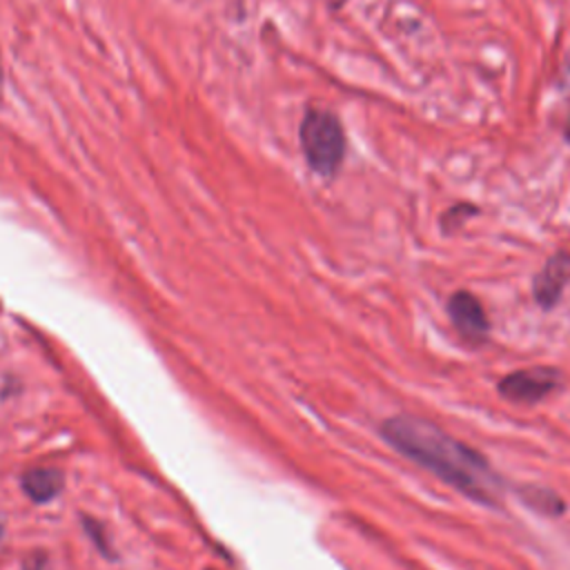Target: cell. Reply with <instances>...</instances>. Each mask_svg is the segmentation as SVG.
<instances>
[{"instance_id": "6da1fadb", "label": "cell", "mask_w": 570, "mask_h": 570, "mask_svg": "<svg viewBox=\"0 0 570 570\" xmlns=\"http://www.w3.org/2000/svg\"><path fill=\"white\" fill-rule=\"evenodd\" d=\"M381 434L396 452L430 470L465 497L479 503H494L501 481L490 463L439 425L421 416L396 414L381 425Z\"/></svg>"}, {"instance_id": "7a4b0ae2", "label": "cell", "mask_w": 570, "mask_h": 570, "mask_svg": "<svg viewBox=\"0 0 570 570\" xmlns=\"http://www.w3.org/2000/svg\"><path fill=\"white\" fill-rule=\"evenodd\" d=\"M307 167L318 176H334L345 158V131L334 111L307 107L298 129Z\"/></svg>"}, {"instance_id": "3957f363", "label": "cell", "mask_w": 570, "mask_h": 570, "mask_svg": "<svg viewBox=\"0 0 570 570\" xmlns=\"http://www.w3.org/2000/svg\"><path fill=\"white\" fill-rule=\"evenodd\" d=\"M557 372L546 367L519 370L499 381V392L514 403H537L557 387Z\"/></svg>"}, {"instance_id": "277c9868", "label": "cell", "mask_w": 570, "mask_h": 570, "mask_svg": "<svg viewBox=\"0 0 570 570\" xmlns=\"http://www.w3.org/2000/svg\"><path fill=\"white\" fill-rule=\"evenodd\" d=\"M448 314L459 330L461 336H465L472 343H479L488 336V318L483 312V305L479 298L470 292H454L448 301Z\"/></svg>"}, {"instance_id": "5b68a950", "label": "cell", "mask_w": 570, "mask_h": 570, "mask_svg": "<svg viewBox=\"0 0 570 570\" xmlns=\"http://www.w3.org/2000/svg\"><path fill=\"white\" fill-rule=\"evenodd\" d=\"M570 278V256L566 252H557L548 258L543 269L537 274L532 283V292L539 305L552 307L559 298Z\"/></svg>"}, {"instance_id": "8992f818", "label": "cell", "mask_w": 570, "mask_h": 570, "mask_svg": "<svg viewBox=\"0 0 570 570\" xmlns=\"http://www.w3.org/2000/svg\"><path fill=\"white\" fill-rule=\"evenodd\" d=\"M20 485L31 501L47 503L60 494L65 485V476L56 468H31L22 474Z\"/></svg>"}, {"instance_id": "52a82bcc", "label": "cell", "mask_w": 570, "mask_h": 570, "mask_svg": "<svg viewBox=\"0 0 570 570\" xmlns=\"http://www.w3.org/2000/svg\"><path fill=\"white\" fill-rule=\"evenodd\" d=\"M474 212H476L474 205H470V203H459V205L450 207V209L441 216V225H443L445 229H450L452 225L459 227L461 220H463V218H470Z\"/></svg>"}, {"instance_id": "ba28073f", "label": "cell", "mask_w": 570, "mask_h": 570, "mask_svg": "<svg viewBox=\"0 0 570 570\" xmlns=\"http://www.w3.org/2000/svg\"><path fill=\"white\" fill-rule=\"evenodd\" d=\"M85 530H87V534L96 541V546L107 554V552H109V543L105 541V537H102V532H100V523H96L94 519H85Z\"/></svg>"}, {"instance_id": "9c48e42d", "label": "cell", "mask_w": 570, "mask_h": 570, "mask_svg": "<svg viewBox=\"0 0 570 570\" xmlns=\"http://www.w3.org/2000/svg\"><path fill=\"white\" fill-rule=\"evenodd\" d=\"M345 2H347V0H327V7H330V9H341Z\"/></svg>"}, {"instance_id": "30bf717a", "label": "cell", "mask_w": 570, "mask_h": 570, "mask_svg": "<svg viewBox=\"0 0 570 570\" xmlns=\"http://www.w3.org/2000/svg\"><path fill=\"white\" fill-rule=\"evenodd\" d=\"M563 136H566V140L570 142V111H568V118H566V127H563Z\"/></svg>"}, {"instance_id": "8fae6325", "label": "cell", "mask_w": 570, "mask_h": 570, "mask_svg": "<svg viewBox=\"0 0 570 570\" xmlns=\"http://www.w3.org/2000/svg\"><path fill=\"white\" fill-rule=\"evenodd\" d=\"M568 69H570V58H568Z\"/></svg>"}, {"instance_id": "7c38bea8", "label": "cell", "mask_w": 570, "mask_h": 570, "mask_svg": "<svg viewBox=\"0 0 570 570\" xmlns=\"http://www.w3.org/2000/svg\"><path fill=\"white\" fill-rule=\"evenodd\" d=\"M0 537H2V525H0Z\"/></svg>"}, {"instance_id": "4fadbf2b", "label": "cell", "mask_w": 570, "mask_h": 570, "mask_svg": "<svg viewBox=\"0 0 570 570\" xmlns=\"http://www.w3.org/2000/svg\"><path fill=\"white\" fill-rule=\"evenodd\" d=\"M0 85H2V73H0Z\"/></svg>"}]
</instances>
